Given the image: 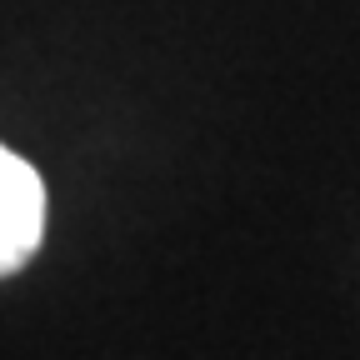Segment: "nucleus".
<instances>
[{
  "label": "nucleus",
  "instance_id": "1",
  "mask_svg": "<svg viewBox=\"0 0 360 360\" xmlns=\"http://www.w3.org/2000/svg\"><path fill=\"white\" fill-rule=\"evenodd\" d=\"M45 236V186L40 175L0 146V276L25 265Z\"/></svg>",
  "mask_w": 360,
  "mask_h": 360
}]
</instances>
